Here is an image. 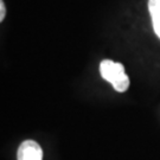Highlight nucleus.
I'll list each match as a JSON object with an SVG mask.
<instances>
[{
  "label": "nucleus",
  "mask_w": 160,
  "mask_h": 160,
  "mask_svg": "<svg viewBox=\"0 0 160 160\" xmlns=\"http://www.w3.org/2000/svg\"><path fill=\"white\" fill-rule=\"evenodd\" d=\"M6 16V8H5V4L2 0H0V22L4 20V18Z\"/></svg>",
  "instance_id": "obj_4"
},
{
  "label": "nucleus",
  "mask_w": 160,
  "mask_h": 160,
  "mask_svg": "<svg viewBox=\"0 0 160 160\" xmlns=\"http://www.w3.org/2000/svg\"><path fill=\"white\" fill-rule=\"evenodd\" d=\"M100 74L118 92H125L129 88V77L126 75L125 67L121 63L103 59L100 63Z\"/></svg>",
  "instance_id": "obj_1"
},
{
  "label": "nucleus",
  "mask_w": 160,
  "mask_h": 160,
  "mask_svg": "<svg viewBox=\"0 0 160 160\" xmlns=\"http://www.w3.org/2000/svg\"><path fill=\"white\" fill-rule=\"evenodd\" d=\"M148 11L154 32L160 38V0H148Z\"/></svg>",
  "instance_id": "obj_3"
},
{
  "label": "nucleus",
  "mask_w": 160,
  "mask_h": 160,
  "mask_svg": "<svg viewBox=\"0 0 160 160\" xmlns=\"http://www.w3.org/2000/svg\"><path fill=\"white\" fill-rule=\"evenodd\" d=\"M18 160H43V149L33 140H26L20 143L17 152Z\"/></svg>",
  "instance_id": "obj_2"
}]
</instances>
